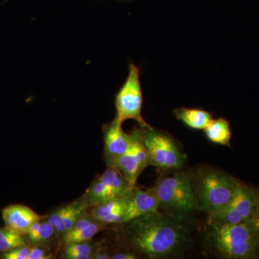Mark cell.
I'll return each instance as SVG.
<instances>
[{
  "mask_svg": "<svg viewBox=\"0 0 259 259\" xmlns=\"http://www.w3.org/2000/svg\"><path fill=\"white\" fill-rule=\"evenodd\" d=\"M158 211L159 202L153 187L143 190L135 186L127 195L123 223Z\"/></svg>",
  "mask_w": 259,
  "mask_h": 259,
  "instance_id": "7c38bea8",
  "label": "cell"
},
{
  "mask_svg": "<svg viewBox=\"0 0 259 259\" xmlns=\"http://www.w3.org/2000/svg\"><path fill=\"white\" fill-rule=\"evenodd\" d=\"M174 115L189 128L201 131L207 127L212 120V115L201 109L181 107L175 109Z\"/></svg>",
  "mask_w": 259,
  "mask_h": 259,
  "instance_id": "2e32d148",
  "label": "cell"
},
{
  "mask_svg": "<svg viewBox=\"0 0 259 259\" xmlns=\"http://www.w3.org/2000/svg\"><path fill=\"white\" fill-rule=\"evenodd\" d=\"M46 216L29 228L26 237L30 245H49L53 238L56 239L55 228L48 222Z\"/></svg>",
  "mask_w": 259,
  "mask_h": 259,
  "instance_id": "d6986e66",
  "label": "cell"
},
{
  "mask_svg": "<svg viewBox=\"0 0 259 259\" xmlns=\"http://www.w3.org/2000/svg\"><path fill=\"white\" fill-rule=\"evenodd\" d=\"M108 228L109 226L94 217L89 209L63 237L59 248L70 243L93 240L97 233Z\"/></svg>",
  "mask_w": 259,
  "mask_h": 259,
  "instance_id": "4fadbf2b",
  "label": "cell"
},
{
  "mask_svg": "<svg viewBox=\"0 0 259 259\" xmlns=\"http://www.w3.org/2000/svg\"><path fill=\"white\" fill-rule=\"evenodd\" d=\"M102 243L94 240L70 243L61 248L59 258L63 259H93Z\"/></svg>",
  "mask_w": 259,
  "mask_h": 259,
  "instance_id": "e0dca14e",
  "label": "cell"
},
{
  "mask_svg": "<svg viewBox=\"0 0 259 259\" xmlns=\"http://www.w3.org/2000/svg\"><path fill=\"white\" fill-rule=\"evenodd\" d=\"M140 257L137 253L127 248L117 247L112 250L111 259H137Z\"/></svg>",
  "mask_w": 259,
  "mask_h": 259,
  "instance_id": "603a6c76",
  "label": "cell"
},
{
  "mask_svg": "<svg viewBox=\"0 0 259 259\" xmlns=\"http://www.w3.org/2000/svg\"><path fill=\"white\" fill-rule=\"evenodd\" d=\"M140 127L151 166L163 171H178L183 168L187 157L172 136L150 125Z\"/></svg>",
  "mask_w": 259,
  "mask_h": 259,
  "instance_id": "5b68a950",
  "label": "cell"
},
{
  "mask_svg": "<svg viewBox=\"0 0 259 259\" xmlns=\"http://www.w3.org/2000/svg\"><path fill=\"white\" fill-rule=\"evenodd\" d=\"M31 245L17 247L9 251L0 253V258L4 259H28Z\"/></svg>",
  "mask_w": 259,
  "mask_h": 259,
  "instance_id": "7402d4cb",
  "label": "cell"
},
{
  "mask_svg": "<svg viewBox=\"0 0 259 259\" xmlns=\"http://www.w3.org/2000/svg\"><path fill=\"white\" fill-rule=\"evenodd\" d=\"M130 137L128 149L119 160L117 168L127 179L130 185L135 187L140 175L150 166V158L143 140L141 127L133 130Z\"/></svg>",
  "mask_w": 259,
  "mask_h": 259,
  "instance_id": "9c48e42d",
  "label": "cell"
},
{
  "mask_svg": "<svg viewBox=\"0 0 259 259\" xmlns=\"http://www.w3.org/2000/svg\"><path fill=\"white\" fill-rule=\"evenodd\" d=\"M255 219L259 223V190H257L256 205H255Z\"/></svg>",
  "mask_w": 259,
  "mask_h": 259,
  "instance_id": "d4e9b609",
  "label": "cell"
},
{
  "mask_svg": "<svg viewBox=\"0 0 259 259\" xmlns=\"http://www.w3.org/2000/svg\"><path fill=\"white\" fill-rule=\"evenodd\" d=\"M50 245H31L28 259H51L54 258Z\"/></svg>",
  "mask_w": 259,
  "mask_h": 259,
  "instance_id": "44dd1931",
  "label": "cell"
},
{
  "mask_svg": "<svg viewBox=\"0 0 259 259\" xmlns=\"http://www.w3.org/2000/svg\"><path fill=\"white\" fill-rule=\"evenodd\" d=\"M5 226L26 236L29 228L45 216L37 214L33 209L23 204H10L2 211Z\"/></svg>",
  "mask_w": 259,
  "mask_h": 259,
  "instance_id": "5bb4252c",
  "label": "cell"
},
{
  "mask_svg": "<svg viewBox=\"0 0 259 259\" xmlns=\"http://www.w3.org/2000/svg\"><path fill=\"white\" fill-rule=\"evenodd\" d=\"M258 258H259V243H258Z\"/></svg>",
  "mask_w": 259,
  "mask_h": 259,
  "instance_id": "484cf974",
  "label": "cell"
},
{
  "mask_svg": "<svg viewBox=\"0 0 259 259\" xmlns=\"http://www.w3.org/2000/svg\"><path fill=\"white\" fill-rule=\"evenodd\" d=\"M128 193L121 198L112 199L93 206L90 207V212L94 217L107 226L122 224Z\"/></svg>",
  "mask_w": 259,
  "mask_h": 259,
  "instance_id": "9a60e30c",
  "label": "cell"
},
{
  "mask_svg": "<svg viewBox=\"0 0 259 259\" xmlns=\"http://www.w3.org/2000/svg\"><path fill=\"white\" fill-rule=\"evenodd\" d=\"M133 187L119 168L107 167L106 171L97 176L83 195L91 207L125 197Z\"/></svg>",
  "mask_w": 259,
  "mask_h": 259,
  "instance_id": "ba28073f",
  "label": "cell"
},
{
  "mask_svg": "<svg viewBox=\"0 0 259 259\" xmlns=\"http://www.w3.org/2000/svg\"><path fill=\"white\" fill-rule=\"evenodd\" d=\"M130 134L122 128V124L114 120L104 131V158L107 167L117 168V163L128 149Z\"/></svg>",
  "mask_w": 259,
  "mask_h": 259,
  "instance_id": "8fae6325",
  "label": "cell"
},
{
  "mask_svg": "<svg viewBox=\"0 0 259 259\" xmlns=\"http://www.w3.org/2000/svg\"><path fill=\"white\" fill-rule=\"evenodd\" d=\"M192 172L197 208L208 214L229 203L242 183L229 174L212 167H200Z\"/></svg>",
  "mask_w": 259,
  "mask_h": 259,
  "instance_id": "3957f363",
  "label": "cell"
},
{
  "mask_svg": "<svg viewBox=\"0 0 259 259\" xmlns=\"http://www.w3.org/2000/svg\"><path fill=\"white\" fill-rule=\"evenodd\" d=\"M153 190L159 202V210L182 219L197 208L192 171H180L162 177Z\"/></svg>",
  "mask_w": 259,
  "mask_h": 259,
  "instance_id": "277c9868",
  "label": "cell"
},
{
  "mask_svg": "<svg viewBox=\"0 0 259 259\" xmlns=\"http://www.w3.org/2000/svg\"><path fill=\"white\" fill-rule=\"evenodd\" d=\"M209 240L218 255L226 259L258 258L259 223L209 225Z\"/></svg>",
  "mask_w": 259,
  "mask_h": 259,
  "instance_id": "7a4b0ae2",
  "label": "cell"
},
{
  "mask_svg": "<svg viewBox=\"0 0 259 259\" xmlns=\"http://www.w3.org/2000/svg\"><path fill=\"white\" fill-rule=\"evenodd\" d=\"M142 107L140 69L135 64H131L127 79L115 96V119L120 124L125 120H134L139 123L140 127L148 125L141 115Z\"/></svg>",
  "mask_w": 259,
  "mask_h": 259,
  "instance_id": "8992f818",
  "label": "cell"
},
{
  "mask_svg": "<svg viewBox=\"0 0 259 259\" xmlns=\"http://www.w3.org/2000/svg\"><path fill=\"white\" fill-rule=\"evenodd\" d=\"M116 228L117 246L133 250L140 258L161 259L178 255L188 239L182 219L160 210Z\"/></svg>",
  "mask_w": 259,
  "mask_h": 259,
  "instance_id": "6da1fadb",
  "label": "cell"
},
{
  "mask_svg": "<svg viewBox=\"0 0 259 259\" xmlns=\"http://www.w3.org/2000/svg\"><path fill=\"white\" fill-rule=\"evenodd\" d=\"M112 250L111 248L102 243L94 255L93 259H111Z\"/></svg>",
  "mask_w": 259,
  "mask_h": 259,
  "instance_id": "cb8c5ba5",
  "label": "cell"
},
{
  "mask_svg": "<svg viewBox=\"0 0 259 259\" xmlns=\"http://www.w3.org/2000/svg\"><path fill=\"white\" fill-rule=\"evenodd\" d=\"M257 190L241 183L229 203L218 212L208 214V225L238 224L255 219Z\"/></svg>",
  "mask_w": 259,
  "mask_h": 259,
  "instance_id": "52a82bcc",
  "label": "cell"
},
{
  "mask_svg": "<svg viewBox=\"0 0 259 259\" xmlns=\"http://www.w3.org/2000/svg\"><path fill=\"white\" fill-rule=\"evenodd\" d=\"M204 131L207 139L213 144L231 147V125L224 117L212 119Z\"/></svg>",
  "mask_w": 259,
  "mask_h": 259,
  "instance_id": "ac0fdd59",
  "label": "cell"
},
{
  "mask_svg": "<svg viewBox=\"0 0 259 259\" xmlns=\"http://www.w3.org/2000/svg\"><path fill=\"white\" fill-rule=\"evenodd\" d=\"M28 244L30 243L26 236L17 233L7 226L0 227V253Z\"/></svg>",
  "mask_w": 259,
  "mask_h": 259,
  "instance_id": "ffe728a7",
  "label": "cell"
},
{
  "mask_svg": "<svg viewBox=\"0 0 259 259\" xmlns=\"http://www.w3.org/2000/svg\"><path fill=\"white\" fill-rule=\"evenodd\" d=\"M90 208V206L82 194L79 198L69 203L63 204L50 214L46 216L48 222L55 228L56 240L59 243V246L64 235Z\"/></svg>",
  "mask_w": 259,
  "mask_h": 259,
  "instance_id": "30bf717a",
  "label": "cell"
}]
</instances>
